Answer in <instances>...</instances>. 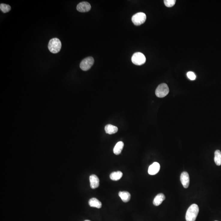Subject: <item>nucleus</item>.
<instances>
[{"label": "nucleus", "instance_id": "f257e3e1", "mask_svg": "<svg viewBox=\"0 0 221 221\" xmlns=\"http://www.w3.org/2000/svg\"><path fill=\"white\" fill-rule=\"evenodd\" d=\"M199 212V208L196 204L191 205L186 212V221H195L197 218Z\"/></svg>", "mask_w": 221, "mask_h": 221}, {"label": "nucleus", "instance_id": "f03ea898", "mask_svg": "<svg viewBox=\"0 0 221 221\" xmlns=\"http://www.w3.org/2000/svg\"><path fill=\"white\" fill-rule=\"evenodd\" d=\"M61 47V42L58 38H53L49 41L48 48L52 53H58L60 51Z\"/></svg>", "mask_w": 221, "mask_h": 221}, {"label": "nucleus", "instance_id": "7ed1b4c3", "mask_svg": "<svg viewBox=\"0 0 221 221\" xmlns=\"http://www.w3.org/2000/svg\"><path fill=\"white\" fill-rule=\"evenodd\" d=\"M169 92V88L168 85L163 83L158 86L156 90L155 94L157 97L162 98L166 96Z\"/></svg>", "mask_w": 221, "mask_h": 221}, {"label": "nucleus", "instance_id": "20e7f679", "mask_svg": "<svg viewBox=\"0 0 221 221\" xmlns=\"http://www.w3.org/2000/svg\"><path fill=\"white\" fill-rule=\"evenodd\" d=\"M146 18V15L144 13L138 12L132 16V20L135 25H140L145 22Z\"/></svg>", "mask_w": 221, "mask_h": 221}, {"label": "nucleus", "instance_id": "39448f33", "mask_svg": "<svg viewBox=\"0 0 221 221\" xmlns=\"http://www.w3.org/2000/svg\"><path fill=\"white\" fill-rule=\"evenodd\" d=\"M146 58L144 54L140 52H136L132 58V63L136 65H142L145 63Z\"/></svg>", "mask_w": 221, "mask_h": 221}, {"label": "nucleus", "instance_id": "423d86ee", "mask_svg": "<svg viewBox=\"0 0 221 221\" xmlns=\"http://www.w3.org/2000/svg\"><path fill=\"white\" fill-rule=\"evenodd\" d=\"M94 60L91 57H88L82 61L80 64V68L84 71H87L90 69L94 64Z\"/></svg>", "mask_w": 221, "mask_h": 221}, {"label": "nucleus", "instance_id": "0eeeda50", "mask_svg": "<svg viewBox=\"0 0 221 221\" xmlns=\"http://www.w3.org/2000/svg\"><path fill=\"white\" fill-rule=\"evenodd\" d=\"M91 9V5L87 2H82L79 3L77 6V10L81 12H88Z\"/></svg>", "mask_w": 221, "mask_h": 221}, {"label": "nucleus", "instance_id": "6e6552de", "mask_svg": "<svg viewBox=\"0 0 221 221\" xmlns=\"http://www.w3.org/2000/svg\"><path fill=\"white\" fill-rule=\"evenodd\" d=\"M181 181L184 188H188L190 184V177L189 174L186 172H184L181 175Z\"/></svg>", "mask_w": 221, "mask_h": 221}, {"label": "nucleus", "instance_id": "1a4fd4ad", "mask_svg": "<svg viewBox=\"0 0 221 221\" xmlns=\"http://www.w3.org/2000/svg\"><path fill=\"white\" fill-rule=\"evenodd\" d=\"M160 169V164L157 162H154L150 166L148 172L149 175H154L157 174Z\"/></svg>", "mask_w": 221, "mask_h": 221}, {"label": "nucleus", "instance_id": "9d476101", "mask_svg": "<svg viewBox=\"0 0 221 221\" xmlns=\"http://www.w3.org/2000/svg\"><path fill=\"white\" fill-rule=\"evenodd\" d=\"M89 180L92 189H94L98 188L99 186L100 180L97 176L95 175H91L90 176Z\"/></svg>", "mask_w": 221, "mask_h": 221}, {"label": "nucleus", "instance_id": "9b49d317", "mask_svg": "<svg viewBox=\"0 0 221 221\" xmlns=\"http://www.w3.org/2000/svg\"><path fill=\"white\" fill-rule=\"evenodd\" d=\"M165 195L163 193H159L155 197L153 201V204L154 206H159L161 205L165 199Z\"/></svg>", "mask_w": 221, "mask_h": 221}, {"label": "nucleus", "instance_id": "f8f14e48", "mask_svg": "<svg viewBox=\"0 0 221 221\" xmlns=\"http://www.w3.org/2000/svg\"><path fill=\"white\" fill-rule=\"evenodd\" d=\"M88 204L91 207H95L97 208H100L102 206V203L96 198L91 199L88 202Z\"/></svg>", "mask_w": 221, "mask_h": 221}, {"label": "nucleus", "instance_id": "ddd939ff", "mask_svg": "<svg viewBox=\"0 0 221 221\" xmlns=\"http://www.w3.org/2000/svg\"><path fill=\"white\" fill-rule=\"evenodd\" d=\"M118 195L124 202H127L130 200L131 195L128 192L120 191Z\"/></svg>", "mask_w": 221, "mask_h": 221}, {"label": "nucleus", "instance_id": "4468645a", "mask_svg": "<svg viewBox=\"0 0 221 221\" xmlns=\"http://www.w3.org/2000/svg\"><path fill=\"white\" fill-rule=\"evenodd\" d=\"M105 131L108 134H113L118 131V128L117 127L112 124H107L105 126Z\"/></svg>", "mask_w": 221, "mask_h": 221}, {"label": "nucleus", "instance_id": "2eb2a0df", "mask_svg": "<svg viewBox=\"0 0 221 221\" xmlns=\"http://www.w3.org/2000/svg\"><path fill=\"white\" fill-rule=\"evenodd\" d=\"M124 143L122 141H120L116 143L114 147V153L115 155H119L121 153L124 148Z\"/></svg>", "mask_w": 221, "mask_h": 221}, {"label": "nucleus", "instance_id": "dca6fc26", "mask_svg": "<svg viewBox=\"0 0 221 221\" xmlns=\"http://www.w3.org/2000/svg\"><path fill=\"white\" fill-rule=\"evenodd\" d=\"M123 173L121 171L114 172L110 175V178L113 181H118L123 177Z\"/></svg>", "mask_w": 221, "mask_h": 221}, {"label": "nucleus", "instance_id": "f3484780", "mask_svg": "<svg viewBox=\"0 0 221 221\" xmlns=\"http://www.w3.org/2000/svg\"><path fill=\"white\" fill-rule=\"evenodd\" d=\"M214 161L217 165H221V152L219 150H217L215 151Z\"/></svg>", "mask_w": 221, "mask_h": 221}, {"label": "nucleus", "instance_id": "a211bd4d", "mask_svg": "<svg viewBox=\"0 0 221 221\" xmlns=\"http://www.w3.org/2000/svg\"><path fill=\"white\" fill-rule=\"evenodd\" d=\"M11 9V7L9 5L1 3L0 5V9L3 13H5L9 12Z\"/></svg>", "mask_w": 221, "mask_h": 221}, {"label": "nucleus", "instance_id": "6ab92c4d", "mask_svg": "<svg viewBox=\"0 0 221 221\" xmlns=\"http://www.w3.org/2000/svg\"><path fill=\"white\" fill-rule=\"evenodd\" d=\"M175 0H165L164 1L165 5L167 7H172L175 4Z\"/></svg>", "mask_w": 221, "mask_h": 221}, {"label": "nucleus", "instance_id": "aec40b11", "mask_svg": "<svg viewBox=\"0 0 221 221\" xmlns=\"http://www.w3.org/2000/svg\"><path fill=\"white\" fill-rule=\"evenodd\" d=\"M187 76L188 78L191 80H195L196 78V75L193 72H188L187 73Z\"/></svg>", "mask_w": 221, "mask_h": 221}, {"label": "nucleus", "instance_id": "412c9836", "mask_svg": "<svg viewBox=\"0 0 221 221\" xmlns=\"http://www.w3.org/2000/svg\"><path fill=\"white\" fill-rule=\"evenodd\" d=\"M85 221H91L88 220H85Z\"/></svg>", "mask_w": 221, "mask_h": 221}, {"label": "nucleus", "instance_id": "4be33fe9", "mask_svg": "<svg viewBox=\"0 0 221 221\" xmlns=\"http://www.w3.org/2000/svg\"></svg>", "mask_w": 221, "mask_h": 221}]
</instances>
